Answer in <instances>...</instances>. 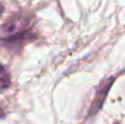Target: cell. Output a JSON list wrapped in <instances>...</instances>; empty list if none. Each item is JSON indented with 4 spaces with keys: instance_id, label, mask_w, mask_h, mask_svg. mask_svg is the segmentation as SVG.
I'll return each instance as SVG.
<instances>
[{
    "instance_id": "cell-1",
    "label": "cell",
    "mask_w": 125,
    "mask_h": 124,
    "mask_svg": "<svg viewBox=\"0 0 125 124\" xmlns=\"http://www.w3.org/2000/svg\"><path fill=\"white\" fill-rule=\"evenodd\" d=\"M29 26H31L29 18H26V17H22V16L10 18L1 27L0 37H2V39H7V40L23 37L24 32L29 28Z\"/></svg>"
},
{
    "instance_id": "cell-2",
    "label": "cell",
    "mask_w": 125,
    "mask_h": 124,
    "mask_svg": "<svg viewBox=\"0 0 125 124\" xmlns=\"http://www.w3.org/2000/svg\"><path fill=\"white\" fill-rule=\"evenodd\" d=\"M10 84H11V78H10L9 72L0 65V90L9 88Z\"/></svg>"
},
{
    "instance_id": "cell-3",
    "label": "cell",
    "mask_w": 125,
    "mask_h": 124,
    "mask_svg": "<svg viewBox=\"0 0 125 124\" xmlns=\"http://www.w3.org/2000/svg\"><path fill=\"white\" fill-rule=\"evenodd\" d=\"M2 11H4V6H2V5L0 4V15L2 13Z\"/></svg>"
}]
</instances>
